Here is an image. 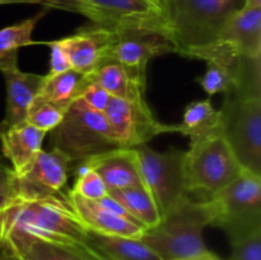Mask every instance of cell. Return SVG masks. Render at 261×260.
Listing matches in <instances>:
<instances>
[{
	"mask_svg": "<svg viewBox=\"0 0 261 260\" xmlns=\"http://www.w3.org/2000/svg\"><path fill=\"white\" fill-rule=\"evenodd\" d=\"M68 200L86 229L130 239H140L144 233L145 228L142 224L103 208L97 201L84 199L71 191L68 193Z\"/></svg>",
	"mask_w": 261,
	"mask_h": 260,
	"instance_id": "obj_14",
	"label": "cell"
},
{
	"mask_svg": "<svg viewBox=\"0 0 261 260\" xmlns=\"http://www.w3.org/2000/svg\"><path fill=\"white\" fill-rule=\"evenodd\" d=\"M134 149L143 185L163 218L190 198L185 183V150L170 149L160 153L147 144Z\"/></svg>",
	"mask_w": 261,
	"mask_h": 260,
	"instance_id": "obj_8",
	"label": "cell"
},
{
	"mask_svg": "<svg viewBox=\"0 0 261 260\" xmlns=\"http://www.w3.org/2000/svg\"><path fill=\"white\" fill-rule=\"evenodd\" d=\"M89 76L111 96L127 101H147L145 99L147 82H142L135 78L117 61L105 60Z\"/></svg>",
	"mask_w": 261,
	"mask_h": 260,
	"instance_id": "obj_21",
	"label": "cell"
},
{
	"mask_svg": "<svg viewBox=\"0 0 261 260\" xmlns=\"http://www.w3.org/2000/svg\"><path fill=\"white\" fill-rule=\"evenodd\" d=\"M180 127V134L186 135L190 139L211 134L222 127L221 111L214 109L211 99L194 101L186 106Z\"/></svg>",
	"mask_w": 261,
	"mask_h": 260,
	"instance_id": "obj_23",
	"label": "cell"
},
{
	"mask_svg": "<svg viewBox=\"0 0 261 260\" xmlns=\"http://www.w3.org/2000/svg\"><path fill=\"white\" fill-rule=\"evenodd\" d=\"M12 200H13L12 198H7V196L0 195V211H2V209H4L8 204L12 203Z\"/></svg>",
	"mask_w": 261,
	"mask_h": 260,
	"instance_id": "obj_36",
	"label": "cell"
},
{
	"mask_svg": "<svg viewBox=\"0 0 261 260\" xmlns=\"http://www.w3.org/2000/svg\"><path fill=\"white\" fill-rule=\"evenodd\" d=\"M244 0H163L175 53L191 58L218 41L232 12Z\"/></svg>",
	"mask_w": 261,
	"mask_h": 260,
	"instance_id": "obj_3",
	"label": "cell"
},
{
	"mask_svg": "<svg viewBox=\"0 0 261 260\" xmlns=\"http://www.w3.org/2000/svg\"><path fill=\"white\" fill-rule=\"evenodd\" d=\"M0 4H46V0H0Z\"/></svg>",
	"mask_w": 261,
	"mask_h": 260,
	"instance_id": "obj_34",
	"label": "cell"
},
{
	"mask_svg": "<svg viewBox=\"0 0 261 260\" xmlns=\"http://www.w3.org/2000/svg\"><path fill=\"white\" fill-rule=\"evenodd\" d=\"M71 163L61 150H41L30 167L17 176V198L45 199L63 195Z\"/></svg>",
	"mask_w": 261,
	"mask_h": 260,
	"instance_id": "obj_11",
	"label": "cell"
},
{
	"mask_svg": "<svg viewBox=\"0 0 261 260\" xmlns=\"http://www.w3.org/2000/svg\"><path fill=\"white\" fill-rule=\"evenodd\" d=\"M219 111L222 133L241 167L261 176V96L231 88Z\"/></svg>",
	"mask_w": 261,
	"mask_h": 260,
	"instance_id": "obj_7",
	"label": "cell"
},
{
	"mask_svg": "<svg viewBox=\"0 0 261 260\" xmlns=\"http://www.w3.org/2000/svg\"><path fill=\"white\" fill-rule=\"evenodd\" d=\"M218 40L228 43L239 55L261 58V7H241L227 18Z\"/></svg>",
	"mask_w": 261,
	"mask_h": 260,
	"instance_id": "obj_15",
	"label": "cell"
},
{
	"mask_svg": "<svg viewBox=\"0 0 261 260\" xmlns=\"http://www.w3.org/2000/svg\"><path fill=\"white\" fill-rule=\"evenodd\" d=\"M78 98H81L89 109L103 114L105 109L107 107L110 98H111V94L107 91H105L98 83L92 81L91 76H89L88 83L83 87Z\"/></svg>",
	"mask_w": 261,
	"mask_h": 260,
	"instance_id": "obj_30",
	"label": "cell"
},
{
	"mask_svg": "<svg viewBox=\"0 0 261 260\" xmlns=\"http://www.w3.org/2000/svg\"><path fill=\"white\" fill-rule=\"evenodd\" d=\"M115 38L109 60L121 64L130 74L147 82V65L153 58L175 53L172 42L165 35L153 31H114Z\"/></svg>",
	"mask_w": 261,
	"mask_h": 260,
	"instance_id": "obj_12",
	"label": "cell"
},
{
	"mask_svg": "<svg viewBox=\"0 0 261 260\" xmlns=\"http://www.w3.org/2000/svg\"><path fill=\"white\" fill-rule=\"evenodd\" d=\"M232 247L229 260H261V226L228 236Z\"/></svg>",
	"mask_w": 261,
	"mask_h": 260,
	"instance_id": "obj_29",
	"label": "cell"
},
{
	"mask_svg": "<svg viewBox=\"0 0 261 260\" xmlns=\"http://www.w3.org/2000/svg\"><path fill=\"white\" fill-rule=\"evenodd\" d=\"M103 115L120 148L147 144L150 139L165 133H181L180 124L168 125L158 121L147 101H127L111 96Z\"/></svg>",
	"mask_w": 261,
	"mask_h": 260,
	"instance_id": "obj_10",
	"label": "cell"
},
{
	"mask_svg": "<svg viewBox=\"0 0 261 260\" xmlns=\"http://www.w3.org/2000/svg\"><path fill=\"white\" fill-rule=\"evenodd\" d=\"M43 15L45 13L41 12L35 17L27 18L22 22L0 30V56L18 53L20 47L33 45L35 43V41L32 40L33 30Z\"/></svg>",
	"mask_w": 261,
	"mask_h": 260,
	"instance_id": "obj_27",
	"label": "cell"
},
{
	"mask_svg": "<svg viewBox=\"0 0 261 260\" xmlns=\"http://www.w3.org/2000/svg\"><path fill=\"white\" fill-rule=\"evenodd\" d=\"M242 170L222 127L190 139V147L185 150V183L189 194L201 193L211 198L239 177Z\"/></svg>",
	"mask_w": 261,
	"mask_h": 260,
	"instance_id": "obj_5",
	"label": "cell"
},
{
	"mask_svg": "<svg viewBox=\"0 0 261 260\" xmlns=\"http://www.w3.org/2000/svg\"><path fill=\"white\" fill-rule=\"evenodd\" d=\"M188 260H221V259H219L217 255H214L212 251H209L208 254L201 255V256H198V257H194V259H188Z\"/></svg>",
	"mask_w": 261,
	"mask_h": 260,
	"instance_id": "obj_35",
	"label": "cell"
},
{
	"mask_svg": "<svg viewBox=\"0 0 261 260\" xmlns=\"http://www.w3.org/2000/svg\"><path fill=\"white\" fill-rule=\"evenodd\" d=\"M46 7L84 15L111 31H153L170 38L163 0H46Z\"/></svg>",
	"mask_w": 261,
	"mask_h": 260,
	"instance_id": "obj_4",
	"label": "cell"
},
{
	"mask_svg": "<svg viewBox=\"0 0 261 260\" xmlns=\"http://www.w3.org/2000/svg\"><path fill=\"white\" fill-rule=\"evenodd\" d=\"M13 232L55 242L86 244L87 229L71 209L68 194L45 199H13L0 211V237Z\"/></svg>",
	"mask_w": 261,
	"mask_h": 260,
	"instance_id": "obj_1",
	"label": "cell"
},
{
	"mask_svg": "<svg viewBox=\"0 0 261 260\" xmlns=\"http://www.w3.org/2000/svg\"><path fill=\"white\" fill-rule=\"evenodd\" d=\"M4 75L7 87L5 117L0 122V133L7 127L24 121L31 102L40 93L45 75L24 73L19 70L18 64L9 65L0 70Z\"/></svg>",
	"mask_w": 261,
	"mask_h": 260,
	"instance_id": "obj_16",
	"label": "cell"
},
{
	"mask_svg": "<svg viewBox=\"0 0 261 260\" xmlns=\"http://www.w3.org/2000/svg\"><path fill=\"white\" fill-rule=\"evenodd\" d=\"M70 191L88 200H99L109 195V189L105 185L101 176L83 162L78 163L75 170V183Z\"/></svg>",
	"mask_w": 261,
	"mask_h": 260,
	"instance_id": "obj_28",
	"label": "cell"
},
{
	"mask_svg": "<svg viewBox=\"0 0 261 260\" xmlns=\"http://www.w3.org/2000/svg\"><path fill=\"white\" fill-rule=\"evenodd\" d=\"M93 168L109 190L143 185L134 148H115L83 161Z\"/></svg>",
	"mask_w": 261,
	"mask_h": 260,
	"instance_id": "obj_17",
	"label": "cell"
},
{
	"mask_svg": "<svg viewBox=\"0 0 261 260\" xmlns=\"http://www.w3.org/2000/svg\"><path fill=\"white\" fill-rule=\"evenodd\" d=\"M86 244L107 260H162L140 239L103 235L87 229Z\"/></svg>",
	"mask_w": 261,
	"mask_h": 260,
	"instance_id": "obj_20",
	"label": "cell"
},
{
	"mask_svg": "<svg viewBox=\"0 0 261 260\" xmlns=\"http://www.w3.org/2000/svg\"><path fill=\"white\" fill-rule=\"evenodd\" d=\"M214 209L209 199H185L163 217L157 226L145 229L140 240L162 260H188L208 254L203 231L213 223Z\"/></svg>",
	"mask_w": 261,
	"mask_h": 260,
	"instance_id": "obj_2",
	"label": "cell"
},
{
	"mask_svg": "<svg viewBox=\"0 0 261 260\" xmlns=\"http://www.w3.org/2000/svg\"><path fill=\"white\" fill-rule=\"evenodd\" d=\"M70 105L53 101L38 93L28 107L24 121L42 132L50 133L63 121Z\"/></svg>",
	"mask_w": 261,
	"mask_h": 260,
	"instance_id": "obj_25",
	"label": "cell"
},
{
	"mask_svg": "<svg viewBox=\"0 0 261 260\" xmlns=\"http://www.w3.org/2000/svg\"><path fill=\"white\" fill-rule=\"evenodd\" d=\"M89 75L70 69L64 73L45 75L40 94L58 102L71 103L79 97L83 87L88 83Z\"/></svg>",
	"mask_w": 261,
	"mask_h": 260,
	"instance_id": "obj_24",
	"label": "cell"
},
{
	"mask_svg": "<svg viewBox=\"0 0 261 260\" xmlns=\"http://www.w3.org/2000/svg\"><path fill=\"white\" fill-rule=\"evenodd\" d=\"M46 134L47 133L25 121L7 127L0 133L3 154L10 161L15 175H22L42 150Z\"/></svg>",
	"mask_w": 261,
	"mask_h": 260,
	"instance_id": "obj_19",
	"label": "cell"
},
{
	"mask_svg": "<svg viewBox=\"0 0 261 260\" xmlns=\"http://www.w3.org/2000/svg\"><path fill=\"white\" fill-rule=\"evenodd\" d=\"M114 38V31L91 24L58 41L68 56L71 69L91 75L105 60H109Z\"/></svg>",
	"mask_w": 261,
	"mask_h": 260,
	"instance_id": "obj_13",
	"label": "cell"
},
{
	"mask_svg": "<svg viewBox=\"0 0 261 260\" xmlns=\"http://www.w3.org/2000/svg\"><path fill=\"white\" fill-rule=\"evenodd\" d=\"M244 56L237 59L233 63L224 61H208V69L205 73L198 78V83L203 87L204 91L213 96L217 93H226L233 87L237 69Z\"/></svg>",
	"mask_w": 261,
	"mask_h": 260,
	"instance_id": "obj_26",
	"label": "cell"
},
{
	"mask_svg": "<svg viewBox=\"0 0 261 260\" xmlns=\"http://www.w3.org/2000/svg\"><path fill=\"white\" fill-rule=\"evenodd\" d=\"M51 48V55H50V71L48 74L54 75V74L64 73L66 70H70L71 66L68 60L65 51L63 50L61 45L59 43L58 40L51 41L47 43Z\"/></svg>",
	"mask_w": 261,
	"mask_h": 260,
	"instance_id": "obj_31",
	"label": "cell"
},
{
	"mask_svg": "<svg viewBox=\"0 0 261 260\" xmlns=\"http://www.w3.org/2000/svg\"><path fill=\"white\" fill-rule=\"evenodd\" d=\"M50 133L51 148L65 153L73 163L120 148L106 116L89 109L81 98L71 102L63 121Z\"/></svg>",
	"mask_w": 261,
	"mask_h": 260,
	"instance_id": "obj_6",
	"label": "cell"
},
{
	"mask_svg": "<svg viewBox=\"0 0 261 260\" xmlns=\"http://www.w3.org/2000/svg\"><path fill=\"white\" fill-rule=\"evenodd\" d=\"M109 195L119 201L127 213L145 229L157 226L162 219L152 195L144 186L109 190Z\"/></svg>",
	"mask_w": 261,
	"mask_h": 260,
	"instance_id": "obj_22",
	"label": "cell"
},
{
	"mask_svg": "<svg viewBox=\"0 0 261 260\" xmlns=\"http://www.w3.org/2000/svg\"><path fill=\"white\" fill-rule=\"evenodd\" d=\"M0 260H25L8 237H0Z\"/></svg>",
	"mask_w": 261,
	"mask_h": 260,
	"instance_id": "obj_33",
	"label": "cell"
},
{
	"mask_svg": "<svg viewBox=\"0 0 261 260\" xmlns=\"http://www.w3.org/2000/svg\"><path fill=\"white\" fill-rule=\"evenodd\" d=\"M214 209L212 226L227 236L261 226V176L242 170L239 177L208 198Z\"/></svg>",
	"mask_w": 261,
	"mask_h": 260,
	"instance_id": "obj_9",
	"label": "cell"
},
{
	"mask_svg": "<svg viewBox=\"0 0 261 260\" xmlns=\"http://www.w3.org/2000/svg\"><path fill=\"white\" fill-rule=\"evenodd\" d=\"M8 239L25 260H107L87 244L55 242L13 232Z\"/></svg>",
	"mask_w": 261,
	"mask_h": 260,
	"instance_id": "obj_18",
	"label": "cell"
},
{
	"mask_svg": "<svg viewBox=\"0 0 261 260\" xmlns=\"http://www.w3.org/2000/svg\"><path fill=\"white\" fill-rule=\"evenodd\" d=\"M0 195L17 198V175L14 170L5 165L0 158Z\"/></svg>",
	"mask_w": 261,
	"mask_h": 260,
	"instance_id": "obj_32",
	"label": "cell"
}]
</instances>
